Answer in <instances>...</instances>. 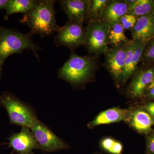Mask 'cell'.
Listing matches in <instances>:
<instances>
[{
    "instance_id": "obj_1",
    "label": "cell",
    "mask_w": 154,
    "mask_h": 154,
    "mask_svg": "<svg viewBox=\"0 0 154 154\" xmlns=\"http://www.w3.org/2000/svg\"><path fill=\"white\" fill-rule=\"evenodd\" d=\"M56 1L41 0L31 10L24 14L19 21L31 29V35L38 34L41 37L49 36L60 28L55 19L54 5Z\"/></svg>"
},
{
    "instance_id": "obj_2",
    "label": "cell",
    "mask_w": 154,
    "mask_h": 154,
    "mask_svg": "<svg viewBox=\"0 0 154 154\" xmlns=\"http://www.w3.org/2000/svg\"><path fill=\"white\" fill-rule=\"evenodd\" d=\"M31 36L30 33L24 34L14 29L0 26V79L5 62L10 55L29 49L38 57L37 51L40 48L33 43Z\"/></svg>"
},
{
    "instance_id": "obj_3",
    "label": "cell",
    "mask_w": 154,
    "mask_h": 154,
    "mask_svg": "<svg viewBox=\"0 0 154 154\" xmlns=\"http://www.w3.org/2000/svg\"><path fill=\"white\" fill-rule=\"evenodd\" d=\"M95 62L90 56H81L72 53L58 72L60 78L73 85H80L91 78L95 70Z\"/></svg>"
},
{
    "instance_id": "obj_4",
    "label": "cell",
    "mask_w": 154,
    "mask_h": 154,
    "mask_svg": "<svg viewBox=\"0 0 154 154\" xmlns=\"http://www.w3.org/2000/svg\"><path fill=\"white\" fill-rule=\"evenodd\" d=\"M0 105L7 110L11 124L30 128L37 119L33 108L9 92L0 96Z\"/></svg>"
},
{
    "instance_id": "obj_5",
    "label": "cell",
    "mask_w": 154,
    "mask_h": 154,
    "mask_svg": "<svg viewBox=\"0 0 154 154\" xmlns=\"http://www.w3.org/2000/svg\"><path fill=\"white\" fill-rule=\"evenodd\" d=\"M109 27L102 20L89 21L85 28V45L90 53L105 54L108 47Z\"/></svg>"
},
{
    "instance_id": "obj_6",
    "label": "cell",
    "mask_w": 154,
    "mask_h": 154,
    "mask_svg": "<svg viewBox=\"0 0 154 154\" xmlns=\"http://www.w3.org/2000/svg\"><path fill=\"white\" fill-rule=\"evenodd\" d=\"M30 128L38 143V148L43 152H50L68 148L61 139L38 119L34 121Z\"/></svg>"
},
{
    "instance_id": "obj_7",
    "label": "cell",
    "mask_w": 154,
    "mask_h": 154,
    "mask_svg": "<svg viewBox=\"0 0 154 154\" xmlns=\"http://www.w3.org/2000/svg\"><path fill=\"white\" fill-rule=\"evenodd\" d=\"M54 38L57 46H64L71 49L85 45V28L83 25L68 21L62 27H60Z\"/></svg>"
},
{
    "instance_id": "obj_8",
    "label": "cell",
    "mask_w": 154,
    "mask_h": 154,
    "mask_svg": "<svg viewBox=\"0 0 154 154\" xmlns=\"http://www.w3.org/2000/svg\"><path fill=\"white\" fill-rule=\"evenodd\" d=\"M126 49L127 43L109 48L105 54V66L117 82L122 81Z\"/></svg>"
},
{
    "instance_id": "obj_9",
    "label": "cell",
    "mask_w": 154,
    "mask_h": 154,
    "mask_svg": "<svg viewBox=\"0 0 154 154\" xmlns=\"http://www.w3.org/2000/svg\"><path fill=\"white\" fill-rule=\"evenodd\" d=\"M9 140L10 146L19 154H32L33 149L38 148L36 138L29 128H22L20 132L11 135Z\"/></svg>"
},
{
    "instance_id": "obj_10",
    "label": "cell",
    "mask_w": 154,
    "mask_h": 154,
    "mask_svg": "<svg viewBox=\"0 0 154 154\" xmlns=\"http://www.w3.org/2000/svg\"><path fill=\"white\" fill-rule=\"evenodd\" d=\"M90 0L60 1L61 9L64 12L71 22L83 25L88 19Z\"/></svg>"
},
{
    "instance_id": "obj_11",
    "label": "cell",
    "mask_w": 154,
    "mask_h": 154,
    "mask_svg": "<svg viewBox=\"0 0 154 154\" xmlns=\"http://www.w3.org/2000/svg\"><path fill=\"white\" fill-rule=\"evenodd\" d=\"M131 30L133 40L146 44L154 38V14L138 17L135 25Z\"/></svg>"
},
{
    "instance_id": "obj_12",
    "label": "cell",
    "mask_w": 154,
    "mask_h": 154,
    "mask_svg": "<svg viewBox=\"0 0 154 154\" xmlns=\"http://www.w3.org/2000/svg\"><path fill=\"white\" fill-rule=\"evenodd\" d=\"M128 4L127 1H110L105 9L101 20L109 27L119 20L124 15L127 14Z\"/></svg>"
},
{
    "instance_id": "obj_13",
    "label": "cell",
    "mask_w": 154,
    "mask_h": 154,
    "mask_svg": "<svg viewBox=\"0 0 154 154\" xmlns=\"http://www.w3.org/2000/svg\"><path fill=\"white\" fill-rule=\"evenodd\" d=\"M130 112L127 109L112 108L102 111L89 124L91 128L101 125L117 122L129 119Z\"/></svg>"
},
{
    "instance_id": "obj_14",
    "label": "cell",
    "mask_w": 154,
    "mask_h": 154,
    "mask_svg": "<svg viewBox=\"0 0 154 154\" xmlns=\"http://www.w3.org/2000/svg\"><path fill=\"white\" fill-rule=\"evenodd\" d=\"M154 69L149 68L139 72L128 87V93L133 98H138L143 95L146 88L153 78Z\"/></svg>"
},
{
    "instance_id": "obj_15",
    "label": "cell",
    "mask_w": 154,
    "mask_h": 154,
    "mask_svg": "<svg viewBox=\"0 0 154 154\" xmlns=\"http://www.w3.org/2000/svg\"><path fill=\"white\" fill-rule=\"evenodd\" d=\"M131 126L137 131L146 133L149 131L154 124L150 114L142 110H137L131 114L129 118Z\"/></svg>"
},
{
    "instance_id": "obj_16",
    "label": "cell",
    "mask_w": 154,
    "mask_h": 154,
    "mask_svg": "<svg viewBox=\"0 0 154 154\" xmlns=\"http://www.w3.org/2000/svg\"><path fill=\"white\" fill-rule=\"evenodd\" d=\"M128 4L127 14L138 17L154 14V1L133 0L127 1Z\"/></svg>"
},
{
    "instance_id": "obj_17",
    "label": "cell",
    "mask_w": 154,
    "mask_h": 154,
    "mask_svg": "<svg viewBox=\"0 0 154 154\" xmlns=\"http://www.w3.org/2000/svg\"><path fill=\"white\" fill-rule=\"evenodd\" d=\"M38 2L35 0H9L5 9L4 19L8 20L10 16L17 13L25 14L36 7Z\"/></svg>"
},
{
    "instance_id": "obj_18",
    "label": "cell",
    "mask_w": 154,
    "mask_h": 154,
    "mask_svg": "<svg viewBox=\"0 0 154 154\" xmlns=\"http://www.w3.org/2000/svg\"><path fill=\"white\" fill-rule=\"evenodd\" d=\"M129 41L125 36V29L120 23H116L109 27L108 42L113 47L125 44Z\"/></svg>"
},
{
    "instance_id": "obj_19",
    "label": "cell",
    "mask_w": 154,
    "mask_h": 154,
    "mask_svg": "<svg viewBox=\"0 0 154 154\" xmlns=\"http://www.w3.org/2000/svg\"><path fill=\"white\" fill-rule=\"evenodd\" d=\"M110 1L109 0H90L87 19L88 22L101 20L102 15Z\"/></svg>"
},
{
    "instance_id": "obj_20",
    "label": "cell",
    "mask_w": 154,
    "mask_h": 154,
    "mask_svg": "<svg viewBox=\"0 0 154 154\" xmlns=\"http://www.w3.org/2000/svg\"><path fill=\"white\" fill-rule=\"evenodd\" d=\"M138 17L131 14H126L122 17L119 23L125 30L131 29L134 26Z\"/></svg>"
},
{
    "instance_id": "obj_21",
    "label": "cell",
    "mask_w": 154,
    "mask_h": 154,
    "mask_svg": "<svg viewBox=\"0 0 154 154\" xmlns=\"http://www.w3.org/2000/svg\"><path fill=\"white\" fill-rule=\"evenodd\" d=\"M143 57L145 60L147 61L154 60V38L146 49Z\"/></svg>"
},
{
    "instance_id": "obj_22",
    "label": "cell",
    "mask_w": 154,
    "mask_h": 154,
    "mask_svg": "<svg viewBox=\"0 0 154 154\" xmlns=\"http://www.w3.org/2000/svg\"><path fill=\"white\" fill-rule=\"evenodd\" d=\"M116 141L110 138H106L104 139L102 142V146L104 149L111 153V151Z\"/></svg>"
},
{
    "instance_id": "obj_23",
    "label": "cell",
    "mask_w": 154,
    "mask_h": 154,
    "mask_svg": "<svg viewBox=\"0 0 154 154\" xmlns=\"http://www.w3.org/2000/svg\"><path fill=\"white\" fill-rule=\"evenodd\" d=\"M148 150L150 153L154 154V134L149 140L147 145Z\"/></svg>"
},
{
    "instance_id": "obj_24",
    "label": "cell",
    "mask_w": 154,
    "mask_h": 154,
    "mask_svg": "<svg viewBox=\"0 0 154 154\" xmlns=\"http://www.w3.org/2000/svg\"><path fill=\"white\" fill-rule=\"evenodd\" d=\"M146 108L149 111L152 117L154 118V102L149 103L146 105Z\"/></svg>"
},
{
    "instance_id": "obj_25",
    "label": "cell",
    "mask_w": 154,
    "mask_h": 154,
    "mask_svg": "<svg viewBox=\"0 0 154 154\" xmlns=\"http://www.w3.org/2000/svg\"><path fill=\"white\" fill-rule=\"evenodd\" d=\"M8 2V0H0V10L5 9Z\"/></svg>"
},
{
    "instance_id": "obj_26",
    "label": "cell",
    "mask_w": 154,
    "mask_h": 154,
    "mask_svg": "<svg viewBox=\"0 0 154 154\" xmlns=\"http://www.w3.org/2000/svg\"><path fill=\"white\" fill-rule=\"evenodd\" d=\"M154 87V76L153 78L152 81L151 82V83H150L148 87L147 88V89L148 90H150L152 88Z\"/></svg>"
},
{
    "instance_id": "obj_27",
    "label": "cell",
    "mask_w": 154,
    "mask_h": 154,
    "mask_svg": "<svg viewBox=\"0 0 154 154\" xmlns=\"http://www.w3.org/2000/svg\"><path fill=\"white\" fill-rule=\"evenodd\" d=\"M151 97H152V98H153V99H154V94H153V95Z\"/></svg>"
},
{
    "instance_id": "obj_28",
    "label": "cell",
    "mask_w": 154,
    "mask_h": 154,
    "mask_svg": "<svg viewBox=\"0 0 154 154\" xmlns=\"http://www.w3.org/2000/svg\"></svg>"
}]
</instances>
